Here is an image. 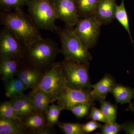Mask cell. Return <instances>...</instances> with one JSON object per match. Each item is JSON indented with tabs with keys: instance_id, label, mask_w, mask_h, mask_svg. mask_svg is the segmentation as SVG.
<instances>
[{
	"instance_id": "obj_16",
	"label": "cell",
	"mask_w": 134,
	"mask_h": 134,
	"mask_svg": "<svg viewBox=\"0 0 134 134\" xmlns=\"http://www.w3.org/2000/svg\"><path fill=\"white\" fill-rule=\"evenodd\" d=\"M22 63L21 60L0 58V74L3 81L15 76Z\"/></svg>"
},
{
	"instance_id": "obj_8",
	"label": "cell",
	"mask_w": 134,
	"mask_h": 134,
	"mask_svg": "<svg viewBox=\"0 0 134 134\" xmlns=\"http://www.w3.org/2000/svg\"><path fill=\"white\" fill-rule=\"evenodd\" d=\"M24 46L6 26L0 32V58L22 60Z\"/></svg>"
},
{
	"instance_id": "obj_15",
	"label": "cell",
	"mask_w": 134,
	"mask_h": 134,
	"mask_svg": "<svg viewBox=\"0 0 134 134\" xmlns=\"http://www.w3.org/2000/svg\"><path fill=\"white\" fill-rule=\"evenodd\" d=\"M31 134L23 120L0 118V134Z\"/></svg>"
},
{
	"instance_id": "obj_26",
	"label": "cell",
	"mask_w": 134,
	"mask_h": 134,
	"mask_svg": "<svg viewBox=\"0 0 134 134\" xmlns=\"http://www.w3.org/2000/svg\"><path fill=\"white\" fill-rule=\"evenodd\" d=\"M0 118L23 120L18 116L16 113L10 100L1 103L0 105Z\"/></svg>"
},
{
	"instance_id": "obj_25",
	"label": "cell",
	"mask_w": 134,
	"mask_h": 134,
	"mask_svg": "<svg viewBox=\"0 0 134 134\" xmlns=\"http://www.w3.org/2000/svg\"><path fill=\"white\" fill-rule=\"evenodd\" d=\"M56 125L64 133L84 134L83 131V124L79 122H64L59 121Z\"/></svg>"
},
{
	"instance_id": "obj_11",
	"label": "cell",
	"mask_w": 134,
	"mask_h": 134,
	"mask_svg": "<svg viewBox=\"0 0 134 134\" xmlns=\"http://www.w3.org/2000/svg\"><path fill=\"white\" fill-rule=\"evenodd\" d=\"M116 0H100L94 15L101 25H107L115 19Z\"/></svg>"
},
{
	"instance_id": "obj_9",
	"label": "cell",
	"mask_w": 134,
	"mask_h": 134,
	"mask_svg": "<svg viewBox=\"0 0 134 134\" xmlns=\"http://www.w3.org/2000/svg\"><path fill=\"white\" fill-rule=\"evenodd\" d=\"M92 90H76L66 87L58 100V105L62 110H70L75 106L87 103L93 105L94 100Z\"/></svg>"
},
{
	"instance_id": "obj_32",
	"label": "cell",
	"mask_w": 134,
	"mask_h": 134,
	"mask_svg": "<svg viewBox=\"0 0 134 134\" xmlns=\"http://www.w3.org/2000/svg\"><path fill=\"white\" fill-rule=\"evenodd\" d=\"M122 130L126 134H134V122H126L121 125Z\"/></svg>"
},
{
	"instance_id": "obj_18",
	"label": "cell",
	"mask_w": 134,
	"mask_h": 134,
	"mask_svg": "<svg viewBox=\"0 0 134 134\" xmlns=\"http://www.w3.org/2000/svg\"><path fill=\"white\" fill-rule=\"evenodd\" d=\"M111 92L117 103L122 105L126 103L132 104L131 100L134 98V88L116 83Z\"/></svg>"
},
{
	"instance_id": "obj_22",
	"label": "cell",
	"mask_w": 134,
	"mask_h": 134,
	"mask_svg": "<svg viewBox=\"0 0 134 134\" xmlns=\"http://www.w3.org/2000/svg\"><path fill=\"white\" fill-rule=\"evenodd\" d=\"M115 19H117L120 24L123 26L128 33L132 44L134 41L131 36L129 23L128 16L125 8L124 0H122L120 5H117L115 15Z\"/></svg>"
},
{
	"instance_id": "obj_34",
	"label": "cell",
	"mask_w": 134,
	"mask_h": 134,
	"mask_svg": "<svg viewBox=\"0 0 134 134\" xmlns=\"http://www.w3.org/2000/svg\"><path fill=\"white\" fill-rule=\"evenodd\" d=\"M127 111H132L134 112V105L133 104H129V108L127 110Z\"/></svg>"
},
{
	"instance_id": "obj_14",
	"label": "cell",
	"mask_w": 134,
	"mask_h": 134,
	"mask_svg": "<svg viewBox=\"0 0 134 134\" xmlns=\"http://www.w3.org/2000/svg\"><path fill=\"white\" fill-rule=\"evenodd\" d=\"M116 83L113 77L109 74H105L99 81L92 85L91 93L94 100L99 101L105 99Z\"/></svg>"
},
{
	"instance_id": "obj_2",
	"label": "cell",
	"mask_w": 134,
	"mask_h": 134,
	"mask_svg": "<svg viewBox=\"0 0 134 134\" xmlns=\"http://www.w3.org/2000/svg\"><path fill=\"white\" fill-rule=\"evenodd\" d=\"M60 53L58 43L52 39L43 38L24 46L21 60L26 65L45 72L54 64Z\"/></svg>"
},
{
	"instance_id": "obj_29",
	"label": "cell",
	"mask_w": 134,
	"mask_h": 134,
	"mask_svg": "<svg viewBox=\"0 0 134 134\" xmlns=\"http://www.w3.org/2000/svg\"><path fill=\"white\" fill-rule=\"evenodd\" d=\"M122 130L121 125L116 122L105 123L101 128L102 134H118Z\"/></svg>"
},
{
	"instance_id": "obj_6",
	"label": "cell",
	"mask_w": 134,
	"mask_h": 134,
	"mask_svg": "<svg viewBox=\"0 0 134 134\" xmlns=\"http://www.w3.org/2000/svg\"><path fill=\"white\" fill-rule=\"evenodd\" d=\"M66 87L61 63L55 62L44 73L36 88L41 89L49 93L54 102L60 98Z\"/></svg>"
},
{
	"instance_id": "obj_7",
	"label": "cell",
	"mask_w": 134,
	"mask_h": 134,
	"mask_svg": "<svg viewBox=\"0 0 134 134\" xmlns=\"http://www.w3.org/2000/svg\"><path fill=\"white\" fill-rule=\"evenodd\" d=\"M101 25L94 15H92L79 18L74 31L83 44L90 49L94 47L97 43Z\"/></svg>"
},
{
	"instance_id": "obj_5",
	"label": "cell",
	"mask_w": 134,
	"mask_h": 134,
	"mask_svg": "<svg viewBox=\"0 0 134 134\" xmlns=\"http://www.w3.org/2000/svg\"><path fill=\"white\" fill-rule=\"evenodd\" d=\"M29 14L39 29L54 31L56 19L52 0H28Z\"/></svg>"
},
{
	"instance_id": "obj_13",
	"label": "cell",
	"mask_w": 134,
	"mask_h": 134,
	"mask_svg": "<svg viewBox=\"0 0 134 134\" xmlns=\"http://www.w3.org/2000/svg\"><path fill=\"white\" fill-rule=\"evenodd\" d=\"M10 101L16 113L23 120L31 113L36 112L33 98L30 93L28 95L23 93L12 97Z\"/></svg>"
},
{
	"instance_id": "obj_1",
	"label": "cell",
	"mask_w": 134,
	"mask_h": 134,
	"mask_svg": "<svg viewBox=\"0 0 134 134\" xmlns=\"http://www.w3.org/2000/svg\"><path fill=\"white\" fill-rule=\"evenodd\" d=\"M0 23L7 27L24 46L43 38L31 17L23 9L14 11L1 10Z\"/></svg>"
},
{
	"instance_id": "obj_28",
	"label": "cell",
	"mask_w": 134,
	"mask_h": 134,
	"mask_svg": "<svg viewBox=\"0 0 134 134\" xmlns=\"http://www.w3.org/2000/svg\"><path fill=\"white\" fill-rule=\"evenodd\" d=\"M92 106L87 103L79 104L72 107L70 111L77 119H81L89 115Z\"/></svg>"
},
{
	"instance_id": "obj_31",
	"label": "cell",
	"mask_w": 134,
	"mask_h": 134,
	"mask_svg": "<svg viewBox=\"0 0 134 134\" xmlns=\"http://www.w3.org/2000/svg\"><path fill=\"white\" fill-rule=\"evenodd\" d=\"M103 125L97 121L92 120L85 124H83V131L84 134L89 133L98 128H101Z\"/></svg>"
},
{
	"instance_id": "obj_3",
	"label": "cell",
	"mask_w": 134,
	"mask_h": 134,
	"mask_svg": "<svg viewBox=\"0 0 134 134\" xmlns=\"http://www.w3.org/2000/svg\"><path fill=\"white\" fill-rule=\"evenodd\" d=\"M54 31L59 37L62 45L60 53L65 59L78 63H89L92 60L88 49L83 44L74 29L57 26Z\"/></svg>"
},
{
	"instance_id": "obj_10",
	"label": "cell",
	"mask_w": 134,
	"mask_h": 134,
	"mask_svg": "<svg viewBox=\"0 0 134 134\" xmlns=\"http://www.w3.org/2000/svg\"><path fill=\"white\" fill-rule=\"evenodd\" d=\"M56 19L64 22L65 26L74 29L79 19L75 0H52Z\"/></svg>"
},
{
	"instance_id": "obj_12",
	"label": "cell",
	"mask_w": 134,
	"mask_h": 134,
	"mask_svg": "<svg viewBox=\"0 0 134 134\" xmlns=\"http://www.w3.org/2000/svg\"><path fill=\"white\" fill-rule=\"evenodd\" d=\"M44 73L26 65L23 62L16 74V78L21 80L27 89L34 90L38 85Z\"/></svg>"
},
{
	"instance_id": "obj_21",
	"label": "cell",
	"mask_w": 134,
	"mask_h": 134,
	"mask_svg": "<svg viewBox=\"0 0 134 134\" xmlns=\"http://www.w3.org/2000/svg\"><path fill=\"white\" fill-rule=\"evenodd\" d=\"M76 8L79 18L94 14L100 0H75Z\"/></svg>"
},
{
	"instance_id": "obj_4",
	"label": "cell",
	"mask_w": 134,
	"mask_h": 134,
	"mask_svg": "<svg viewBox=\"0 0 134 134\" xmlns=\"http://www.w3.org/2000/svg\"><path fill=\"white\" fill-rule=\"evenodd\" d=\"M61 62L66 86L76 90H92L89 74L90 63H78L65 59Z\"/></svg>"
},
{
	"instance_id": "obj_24",
	"label": "cell",
	"mask_w": 134,
	"mask_h": 134,
	"mask_svg": "<svg viewBox=\"0 0 134 134\" xmlns=\"http://www.w3.org/2000/svg\"><path fill=\"white\" fill-rule=\"evenodd\" d=\"M62 110L59 105H49L45 113L47 125L53 127L56 125L59 121V117Z\"/></svg>"
},
{
	"instance_id": "obj_30",
	"label": "cell",
	"mask_w": 134,
	"mask_h": 134,
	"mask_svg": "<svg viewBox=\"0 0 134 134\" xmlns=\"http://www.w3.org/2000/svg\"><path fill=\"white\" fill-rule=\"evenodd\" d=\"M88 119H92L97 121H100L105 123H110L107 118L100 109L92 106L88 116Z\"/></svg>"
},
{
	"instance_id": "obj_19",
	"label": "cell",
	"mask_w": 134,
	"mask_h": 134,
	"mask_svg": "<svg viewBox=\"0 0 134 134\" xmlns=\"http://www.w3.org/2000/svg\"><path fill=\"white\" fill-rule=\"evenodd\" d=\"M25 126L31 132V134L40 130L47 125L44 113H31L23 120Z\"/></svg>"
},
{
	"instance_id": "obj_27",
	"label": "cell",
	"mask_w": 134,
	"mask_h": 134,
	"mask_svg": "<svg viewBox=\"0 0 134 134\" xmlns=\"http://www.w3.org/2000/svg\"><path fill=\"white\" fill-rule=\"evenodd\" d=\"M28 0H0L1 10L12 11L23 9Z\"/></svg>"
},
{
	"instance_id": "obj_23",
	"label": "cell",
	"mask_w": 134,
	"mask_h": 134,
	"mask_svg": "<svg viewBox=\"0 0 134 134\" xmlns=\"http://www.w3.org/2000/svg\"><path fill=\"white\" fill-rule=\"evenodd\" d=\"M100 110L107 118L110 123L115 122L117 115V107L105 99L99 100Z\"/></svg>"
},
{
	"instance_id": "obj_17",
	"label": "cell",
	"mask_w": 134,
	"mask_h": 134,
	"mask_svg": "<svg viewBox=\"0 0 134 134\" xmlns=\"http://www.w3.org/2000/svg\"><path fill=\"white\" fill-rule=\"evenodd\" d=\"M30 93L33 98L36 112L45 113L49 106V104L53 102L52 96L41 89H35Z\"/></svg>"
},
{
	"instance_id": "obj_33",
	"label": "cell",
	"mask_w": 134,
	"mask_h": 134,
	"mask_svg": "<svg viewBox=\"0 0 134 134\" xmlns=\"http://www.w3.org/2000/svg\"><path fill=\"white\" fill-rule=\"evenodd\" d=\"M56 133V131L53 127L47 125L42 129L33 133L34 134H52Z\"/></svg>"
},
{
	"instance_id": "obj_20",
	"label": "cell",
	"mask_w": 134,
	"mask_h": 134,
	"mask_svg": "<svg viewBox=\"0 0 134 134\" xmlns=\"http://www.w3.org/2000/svg\"><path fill=\"white\" fill-rule=\"evenodd\" d=\"M3 83L5 94L10 98L23 93L28 89L23 82L18 78L8 79L3 81Z\"/></svg>"
}]
</instances>
